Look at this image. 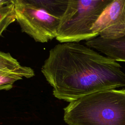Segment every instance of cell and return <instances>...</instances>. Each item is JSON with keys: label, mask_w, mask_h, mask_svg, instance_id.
Segmentation results:
<instances>
[{"label": "cell", "mask_w": 125, "mask_h": 125, "mask_svg": "<svg viewBox=\"0 0 125 125\" xmlns=\"http://www.w3.org/2000/svg\"><path fill=\"white\" fill-rule=\"evenodd\" d=\"M41 71L54 97L69 103L93 93L125 86V73L119 63L79 42L55 45Z\"/></svg>", "instance_id": "obj_1"}, {"label": "cell", "mask_w": 125, "mask_h": 125, "mask_svg": "<svg viewBox=\"0 0 125 125\" xmlns=\"http://www.w3.org/2000/svg\"><path fill=\"white\" fill-rule=\"evenodd\" d=\"M63 110L68 125H125V89L88 94L70 102Z\"/></svg>", "instance_id": "obj_2"}, {"label": "cell", "mask_w": 125, "mask_h": 125, "mask_svg": "<svg viewBox=\"0 0 125 125\" xmlns=\"http://www.w3.org/2000/svg\"><path fill=\"white\" fill-rule=\"evenodd\" d=\"M13 2L16 20L22 32L42 43L56 38L68 0H13Z\"/></svg>", "instance_id": "obj_3"}, {"label": "cell", "mask_w": 125, "mask_h": 125, "mask_svg": "<svg viewBox=\"0 0 125 125\" xmlns=\"http://www.w3.org/2000/svg\"><path fill=\"white\" fill-rule=\"evenodd\" d=\"M113 0H68L56 39L61 43L79 42L98 37L91 28Z\"/></svg>", "instance_id": "obj_4"}, {"label": "cell", "mask_w": 125, "mask_h": 125, "mask_svg": "<svg viewBox=\"0 0 125 125\" xmlns=\"http://www.w3.org/2000/svg\"><path fill=\"white\" fill-rule=\"evenodd\" d=\"M91 30L106 40H116L124 36L125 0H113L93 24Z\"/></svg>", "instance_id": "obj_5"}, {"label": "cell", "mask_w": 125, "mask_h": 125, "mask_svg": "<svg viewBox=\"0 0 125 125\" xmlns=\"http://www.w3.org/2000/svg\"><path fill=\"white\" fill-rule=\"evenodd\" d=\"M34 75L32 68L22 65L10 53L0 51V90H9L16 82Z\"/></svg>", "instance_id": "obj_6"}, {"label": "cell", "mask_w": 125, "mask_h": 125, "mask_svg": "<svg viewBox=\"0 0 125 125\" xmlns=\"http://www.w3.org/2000/svg\"><path fill=\"white\" fill-rule=\"evenodd\" d=\"M85 45L117 62H125V35L116 40H106L98 36L86 41Z\"/></svg>", "instance_id": "obj_7"}, {"label": "cell", "mask_w": 125, "mask_h": 125, "mask_svg": "<svg viewBox=\"0 0 125 125\" xmlns=\"http://www.w3.org/2000/svg\"><path fill=\"white\" fill-rule=\"evenodd\" d=\"M16 20L14 5L12 2L0 8V36L7 27Z\"/></svg>", "instance_id": "obj_8"}, {"label": "cell", "mask_w": 125, "mask_h": 125, "mask_svg": "<svg viewBox=\"0 0 125 125\" xmlns=\"http://www.w3.org/2000/svg\"><path fill=\"white\" fill-rule=\"evenodd\" d=\"M12 0H0V8L11 3Z\"/></svg>", "instance_id": "obj_9"}]
</instances>
